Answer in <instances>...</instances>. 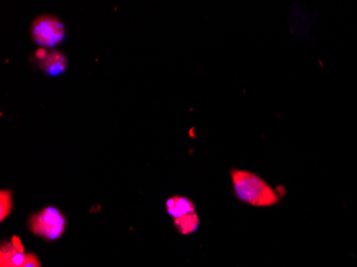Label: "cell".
<instances>
[{"instance_id":"obj_8","label":"cell","mask_w":357,"mask_h":267,"mask_svg":"<svg viewBox=\"0 0 357 267\" xmlns=\"http://www.w3.org/2000/svg\"><path fill=\"white\" fill-rule=\"evenodd\" d=\"M12 194L10 190H1L0 192V219L3 221L5 217L12 211Z\"/></svg>"},{"instance_id":"obj_6","label":"cell","mask_w":357,"mask_h":267,"mask_svg":"<svg viewBox=\"0 0 357 267\" xmlns=\"http://www.w3.org/2000/svg\"><path fill=\"white\" fill-rule=\"evenodd\" d=\"M166 210L167 213L169 214L174 219L178 218L187 214L196 213V206L195 203L189 200L188 198L182 197V196H174L169 198L166 202Z\"/></svg>"},{"instance_id":"obj_2","label":"cell","mask_w":357,"mask_h":267,"mask_svg":"<svg viewBox=\"0 0 357 267\" xmlns=\"http://www.w3.org/2000/svg\"><path fill=\"white\" fill-rule=\"evenodd\" d=\"M31 36L42 48H54L66 39V27L53 15H41L31 24Z\"/></svg>"},{"instance_id":"obj_1","label":"cell","mask_w":357,"mask_h":267,"mask_svg":"<svg viewBox=\"0 0 357 267\" xmlns=\"http://www.w3.org/2000/svg\"><path fill=\"white\" fill-rule=\"evenodd\" d=\"M230 175L234 194L240 201L256 207H269L279 203L277 192L258 174L233 169Z\"/></svg>"},{"instance_id":"obj_7","label":"cell","mask_w":357,"mask_h":267,"mask_svg":"<svg viewBox=\"0 0 357 267\" xmlns=\"http://www.w3.org/2000/svg\"><path fill=\"white\" fill-rule=\"evenodd\" d=\"M174 222L178 232L182 235H188L197 231L200 220L196 213H192L174 219Z\"/></svg>"},{"instance_id":"obj_4","label":"cell","mask_w":357,"mask_h":267,"mask_svg":"<svg viewBox=\"0 0 357 267\" xmlns=\"http://www.w3.org/2000/svg\"><path fill=\"white\" fill-rule=\"evenodd\" d=\"M39 67L46 75L51 77H57L66 72L68 67V59L60 50L47 51L44 48H39L36 51Z\"/></svg>"},{"instance_id":"obj_5","label":"cell","mask_w":357,"mask_h":267,"mask_svg":"<svg viewBox=\"0 0 357 267\" xmlns=\"http://www.w3.org/2000/svg\"><path fill=\"white\" fill-rule=\"evenodd\" d=\"M26 255L24 249L18 248L13 243H4L0 250V267H19L25 262Z\"/></svg>"},{"instance_id":"obj_3","label":"cell","mask_w":357,"mask_h":267,"mask_svg":"<svg viewBox=\"0 0 357 267\" xmlns=\"http://www.w3.org/2000/svg\"><path fill=\"white\" fill-rule=\"evenodd\" d=\"M67 220L63 214L54 206H47L30 218V229L35 234L48 240H55L63 234Z\"/></svg>"},{"instance_id":"obj_9","label":"cell","mask_w":357,"mask_h":267,"mask_svg":"<svg viewBox=\"0 0 357 267\" xmlns=\"http://www.w3.org/2000/svg\"><path fill=\"white\" fill-rule=\"evenodd\" d=\"M19 267H41L40 261L37 256L34 253H27L26 260Z\"/></svg>"}]
</instances>
